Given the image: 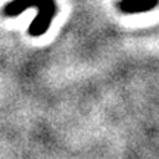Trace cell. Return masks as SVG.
I'll use <instances>...</instances> for the list:
<instances>
[{
	"label": "cell",
	"instance_id": "cell-1",
	"mask_svg": "<svg viewBox=\"0 0 159 159\" xmlns=\"http://www.w3.org/2000/svg\"><path fill=\"white\" fill-rule=\"evenodd\" d=\"M30 7L39 9V15L28 27V34L33 37H40L47 31L53 18L57 12L55 0H12L3 7L6 16H16Z\"/></svg>",
	"mask_w": 159,
	"mask_h": 159
},
{
	"label": "cell",
	"instance_id": "cell-2",
	"mask_svg": "<svg viewBox=\"0 0 159 159\" xmlns=\"http://www.w3.org/2000/svg\"><path fill=\"white\" fill-rule=\"evenodd\" d=\"M159 0H119L118 9L124 13H142L152 11Z\"/></svg>",
	"mask_w": 159,
	"mask_h": 159
}]
</instances>
